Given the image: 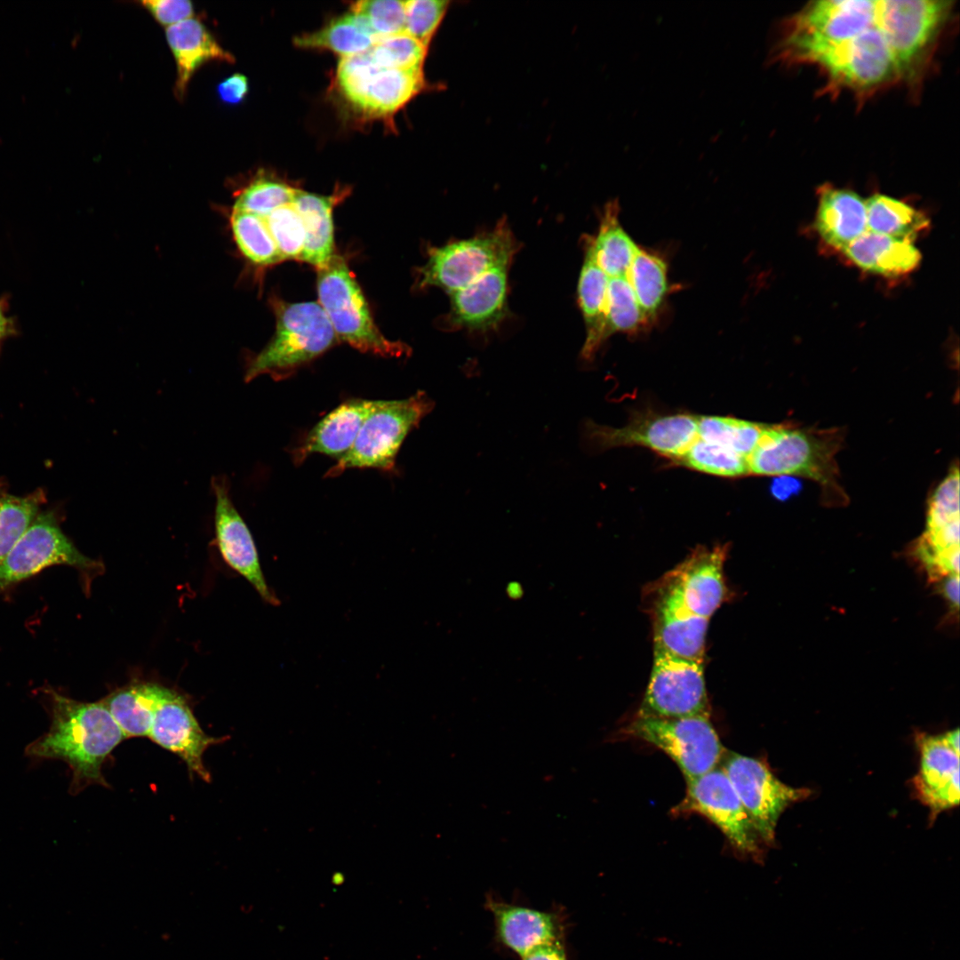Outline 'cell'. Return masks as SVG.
<instances>
[{
  "instance_id": "obj_1",
  "label": "cell",
  "mask_w": 960,
  "mask_h": 960,
  "mask_svg": "<svg viewBox=\"0 0 960 960\" xmlns=\"http://www.w3.org/2000/svg\"><path fill=\"white\" fill-rule=\"evenodd\" d=\"M49 731L26 748V755L68 764L76 795L90 785L107 787L101 769L110 753L125 739L108 710L99 702H81L48 690Z\"/></svg>"
},
{
  "instance_id": "obj_2",
  "label": "cell",
  "mask_w": 960,
  "mask_h": 960,
  "mask_svg": "<svg viewBox=\"0 0 960 960\" xmlns=\"http://www.w3.org/2000/svg\"><path fill=\"white\" fill-rule=\"evenodd\" d=\"M842 442L843 435L838 428L766 424L748 457V475L807 477L820 484L827 500L845 502L836 460Z\"/></svg>"
},
{
  "instance_id": "obj_3",
  "label": "cell",
  "mask_w": 960,
  "mask_h": 960,
  "mask_svg": "<svg viewBox=\"0 0 960 960\" xmlns=\"http://www.w3.org/2000/svg\"><path fill=\"white\" fill-rule=\"evenodd\" d=\"M276 332L267 346L248 363L244 379L260 375L280 380L316 359L338 340L318 301L287 302L270 299Z\"/></svg>"
},
{
  "instance_id": "obj_4",
  "label": "cell",
  "mask_w": 960,
  "mask_h": 960,
  "mask_svg": "<svg viewBox=\"0 0 960 960\" xmlns=\"http://www.w3.org/2000/svg\"><path fill=\"white\" fill-rule=\"evenodd\" d=\"M318 303L338 339L354 348L384 357H400L409 349L387 339L375 324L366 299L345 260L334 254L318 270Z\"/></svg>"
},
{
  "instance_id": "obj_5",
  "label": "cell",
  "mask_w": 960,
  "mask_h": 960,
  "mask_svg": "<svg viewBox=\"0 0 960 960\" xmlns=\"http://www.w3.org/2000/svg\"><path fill=\"white\" fill-rule=\"evenodd\" d=\"M517 249L507 222L501 220L487 232L430 248L418 270V286L438 287L449 295L493 268H509Z\"/></svg>"
},
{
  "instance_id": "obj_6",
  "label": "cell",
  "mask_w": 960,
  "mask_h": 960,
  "mask_svg": "<svg viewBox=\"0 0 960 960\" xmlns=\"http://www.w3.org/2000/svg\"><path fill=\"white\" fill-rule=\"evenodd\" d=\"M433 408L434 402L423 391L405 399L380 400L364 421L351 449L326 476L334 477L350 468L394 470L404 440Z\"/></svg>"
},
{
  "instance_id": "obj_7",
  "label": "cell",
  "mask_w": 960,
  "mask_h": 960,
  "mask_svg": "<svg viewBox=\"0 0 960 960\" xmlns=\"http://www.w3.org/2000/svg\"><path fill=\"white\" fill-rule=\"evenodd\" d=\"M621 733L663 751L686 781L718 767L725 753L709 714L675 718L636 716Z\"/></svg>"
},
{
  "instance_id": "obj_8",
  "label": "cell",
  "mask_w": 960,
  "mask_h": 960,
  "mask_svg": "<svg viewBox=\"0 0 960 960\" xmlns=\"http://www.w3.org/2000/svg\"><path fill=\"white\" fill-rule=\"evenodd\" d=\"M337 83L352 105L372 116L396 113L426 85L422 68H381L367 52L340 59Z\"/></svg>"
},
{
  "instance_id": "obj_9",
  "label": "cell",
  "mask_w": 960,
  "mask_h": 960,
  "mask_svg": "<svg viewBox=\"0 0 960 960\" xmlns=\"http://www.w3.org/2000/svg\"><path fill=\"white\" fill-rule=\"evenodd\" d=\"M803 62L816 64L835 83L855 90L872 89L901 76L877 17L861 33L820 48Z\"/></svg>"
},
{
  "instance_id": "obj_10",
  "label": "cell",
  "mask_w": 960,
  "mask_h": 960,
  "mask_svg": "<svg viewBox=\"0 0 960 960\" xmlns=\"http://www.w3.org/2000/svg\"><path fill=\"white\" fill-rule=\"evenodd\" d=\"M581 440L586 449L599 452L623 446L649 448L673 460L681 458L698 437V417L688 413L640 412L621 428L585 420Z\"/></svg>"
},
{
  "instance_id": "obj_11",
  "label": "cell",
  "mask_w": 960,
  "mask_h": 960,
  "mask_svg": "<svg viewBox=\"0 0 960 960\" xmlns=\"http://www.w3.org/2000/svg\"><path fill=\"white\" fill-rule=\"evenodd\" d=\"M709 714L704 661L653 648L649 683L636 716L675 718Z\"/></svg>"
},
{
  "instance_id": "obj_12",
  "label": "cell",
  "mask_w": 960,
  "mask_h": 960,
  "mask_svg": "<svg viewBox=\"0 0 960 960\" xmlns=\"http://www.w3.org/2000/svg\"><path fill=\"white\" fill-rule=\"evenodd\" d=\"M720 764L761 841L772 843L782 812L810 792L784 784L764 763L750 756L724 753Z\"/></svg>"
},
{
  "instance_id": "obj_13",
  "label": "cell",
  "mask_w": 960,
  "mask_h": 960,
  "mask_svg": "<svg viewBox=\"0 0 960 960\" xmlns=\"http://www.w3.org/2000/svg\"><path fill=\"white\" fill-rule=\"evenodd\" d=\"M675 815L698 813L715 824L740 854L758 858L761 839L728 777L720 766L686 781Z\"/></svg>"
},
{
  "instance_id": "obj_14",
  "label": "cell",
  "mask_w": 960,
  "mask_h": 960,
  "mask_svg": "<svg viewBox=\"0 0 960 960\" xmlns=\"http://www.w3.org/2000/svg\"><path fill=\"white\" fill-rule=\"evenodd\" d=\"M55 564L82 570L99 568V563L84 556L62 532L51 512L37 514L27 531L0 563V593Z\"/></svg>"
},
{
  "instance_id": "obj_15",
  "label": "cell",
  "mask_w": 960,
  "mask_h": 960,
  "mask_svg": "<svg viewBox=\"0 0 960 960\" xmlns=\"http://www.w3.org/2000/svg\"><path fill=\"white\" fill-rule=\"evenodd\" d=\"M951 9L938 0H882L877 20L900 76L909 75L936 36Z\"/></svg>"
},
{
  "instance_id": "obj_16",
  "label": "cell",
  "mask_w": 960,
  "mask_h": 960,
  "mask_svg": "<svg viewBox=\"0 0 960 960\" xmlns=\"http://www.w3.org/2000/svg\"><path fill=\"white\" fill-rule=\"evenodd\" d=\"M917 555L932 579L959 574V471L950 470L932 494Z\"/></svg>"
},
{
  "instance_id": "obj_17",
  "label": "cell",
  "mask_w": 960,
  "mask_h": 960,
  "mask_svg": "<svg viewBox=\"0 0 960 960\" xmlns=\"http://www.w3.org/2000/svg\"><path fill=\"white\" fill-rule=\"evenodd\" d=\"M212 487L215 497V537L222 557L265 602L279 605V599L265 580L252 535L231 500L227 478L213 477Z\"/></svg>"
},
{
  "instance_id": "obj_18",
  "label": "cell",
  "mask_w": 960,
  "mask_h": 960,
  "mask_svg": "<svg viewBox=\"0 0 960 960\" xmlns=\"http://www.w3.org/2000/svg\"><path fill=\"white\" fill-rule=\"evenodd\" d=\"M653 628V647L674 655L704 661L708 620L693 615L661 578L646 591Z\"/></svg>"
},
{
  "instance_id": "obj_19",
  "label": "cell",
  "mask_w": 960,
  "mask_h": 960,
  "mask_svg": "<svg viewBox=\"0 0 960 960\" xmlns=\"http://www.w3.org/2000/svg\"><path fill=\"white\" fill-rule=\"evenodd\" d=\"M725 545L695 548L675 569L662 576L684 605L695 616L710 620L725 601Z\"/></svg>"
},
{
  "instance_id": "obj_20",
  "label": "cell",
  "mask_w": 960,
  "mask_h": 960,
  "mask_svg": "<svg viewBox=\"0 0 960 960\" xmlns=\"http://www.w3.org/2000/svg\"><path fill=\"white\" fill-rule=\"evenodd\" d=\"M148 737L157 745L180 756L190 774L209 782L211 776L203 763L204 751L223 740L206 734L183 696L165 688L155 711Z\"/></svg>"
},
{
  "instance_id": "obj_21",
  "label": "cell",
  "mask_w": 960,
  "mask_h": 960,
  "mask_svg": "<svg viewBox=\"0 0 960 960\" xmlns=\"http://www.w3.org/2000/svg\"><path fill=\"white\" fill-rule=\"evenodd\" d=\"M508 270L493 268L450 293V324L482 332L498 327L507 315Z\"/></svg>"
},
{
  "instance_id": "obj_22",
  "label": "cell",
  "mask_w": 960,
  "mask_h": 960,
  "mask_svg": "<svg viewBox=\"0 0 960 960\" xmlns=\"http://www.w3.org/2000/svg\"><path fill=\"white\" fill-rule=\"evenodd\" d=\"M920 767L913 783L918 797L933 813L959 803V753L942 735L919 734Z\"/></svg>"
},
{
  "instance_id": "obj_23",
  "label": "cell",
  "mask_w": 960,
  "mask_h": 960,
  "mask_svg": "<svg viewBox=\"0 0 960 960\" xmlns=\"http://www.w3.org/2000/svg\"><path fill=\"white\" fill-rule=\"evenodd\" d=\"M500 940L521 957L539 947L562 940L564 924L554 912L508 904L492 896L485 901Z\"/></svg>"
},
{
  "instance_id": "obj_24",
  "label": "cell",
  "mask_w": 960,
  "mask_h": 960,
  "mask_svg": "<svg viewBox=\"0 0 960 960\" xmlns=\"http://www.w3.org/2000/svg\"><path fill=\"white\" fill-rule=\"evenodd\" d=\"M380 400L351 399L324 417L292 452L293 461L303 462L312 453L343 457L352 447L367 416Z\"/></svg>"
},
{
  "instance_id": "obj_25",
  "label": "cell",
  "mask_w": 960,
  "mask_h": 960,
  "mask_svg": "<svg viewBox=\"0 0 960 960\" xmlns=\"http://www.w3.org/2000/svg\"><path fill=\"white\" fill-rule=\"evenodd\" d=\"M165 37L177 67L175 94L181 100L196 69L209 60L234 62L206 27L191 18L166 28Z\"/></svg>"
},
{
  "instance_id": "obj_26",
  "label": "cell",
  "mask_w": 960,
  "mask_h": 960,
  "mask_svg": "<svg viewBox=\"0 0 960 960\" xmlns=\"http://www.w3.org/2000/svg\"><path fill=\"white\" fill-rule=\"evenodd\" d=\"M815 226L826 243L844 251L867 231L865 201L853 191L826 187L820 193Z\"/></svg>"
},
{
  "instance_id": "obj_27",
  "label": "cell",
  "mask_w": 960,
  "mask_h": 960,
  "mask_svg": "<svg viewBox=\"0 0 960 960\" xmlns=\"http://www.w3.org/2000/svg\"><path fill=\"white\" fill-rule=\"evenodd\" d=\"M348 191L322 196L298 190L292 204L299 212L305 228V244L300 260L322 269L334 255V227L332 212L338 201Z\"/></svg>"
},
{
  "instance_id": "obj_28",
  "label": "cell",
  "mask_w": 960,
  "mask_h": 960,
  "mask_svg": "<svg viewBox=\"0 0 960 960\" xmlns=\"http://www.w3.org/2000/svg\"><path fill=\"white\" fill-rule=\"evenodd\" d=\"M608 276L593 257L589 237L584 240V260L578 282V302L585 327L586 339L580 356L591 362L608 339L606 334V301Z\"/></svg>"
},
{
  "instance_id": "obj_29",
  "label": "cell",
  "mask_w": 960,
  "mask_h": 960,
  "mask_svg": "<svg viewBox=\"0 0 960 960\" xmlns=\"http://www.w3.org/2000/svg\"><path fill=\"white\" fill-rule=\"evenodd\" d=\"M844 252L860 268L885 276L908 273L917 267L921 260V254L912 241L868 229Z\"/></svg>"
},
{
  "instance_id": "obj_30",
  "label": "cell",
  "mask_w": 960,
  "mask_h": 960,
  "mask_svg": "<svg viewBox=\"0 0 960 960\" xmlns=\"http://www.w3.org/2000/svg\"><path fill=\"white\" fill-rule=\"evenodd\" d=\"M165 687L135 683L117 689L100 700L122 730L125 739L148 737L155 711Z\"/></svg>"
},
{
  "instance_id": "obj_31",
  "label": "cell",
  "mask_w": 960,
  "mask_h": 960,
  "mask_svg": "<svg viewBox=\"0 0 960 960\" xmlns=\"http://www.w3.org/2000/svg\"><path fill=\"white\" fill-rule=\"evenodd\" d=\"M588 237L595 261L608 277L628 274L639 246L620 225L616 201L604 206L596 236Z\"/></svg>"
},
{
  "instance_id": "obj_32",
  "label": "cell",
  "mask_w": 960,
  "mask_h": 960,
  "mask_svg": "<svg viewBox=\"0 0 960 960\" xmlns=\"http://www.w3.org/2000/svg\"><path fill=\"white\" fill-rule=\"evenodd\" d=\"M293 43L300 48L331 50L344 58L368 51L375 36L364 19L351 11L319 30L295 37Z\"/></svg>"
},
{
  "instance_id": "obj_33",
  "label": "cell",
  "mask_w": 960,
  "mask_h": 960,
  "mask_svg": "<svg viewBox=\"0 0 960 960\" xmlns=\"http://www.w3.org/2000/svg\"><path fill=\"white\" fill-rule=\"evenodd\" d=\"M867 225L870 231L912 241L928 227L925 215L888 196L876 194L865 201Z\"/></svg>"
},
{
  "instance_id": "obj_34",
  "label": "cell",
  "mask_w": 960,
  "mask_h": 960,
  "mask_svg": "<svg viewBox=\"0 0 960 960\" xmlns=\"http://www.w3.org/2000/svg\"><path fill=\"white\" fill-rule=\"evenodd\" d=\"M627 276L644 316L653 320L668 291L666 261L638 247Z\"/></svg>"
},
{
  "instance_id": "obj_35",
  "label": "cell",
  "mask_w": 960,
  "mask_h": 960,
  "mask_svg": "<svg viewBox=\"0 0 960 960\" xmlns=\"http://www.w3.org/2000/svg\"><path fill=\"white\" fill-rule=\"evenodd\" d=\"M229 224L237 249L250 263L266 267L284 260L263 217L232 210Z\"/></svg>"
},
{
  "instance_id": "obj_36",
  "label": "cell",
  "mask_w": 960,
  "mask_h": 960,
  "mask_svg": "<svg viewBox=\"0 0 960 960\" xmlns=\"http://www.w3.org/2000/svg\"><path fill=\"white\" fill-rule=\"evenodd\" d=\"M766 424L731 417L698 416V437L748 459Z\"/></svg>"
},
{
  "instance_id": "obj_37",
  "label": "cell",
  "mask_w": 960,
  "mask_h": 960,
  "mask_svg": "<svg viewBox=\"0 0 960 960\" xmlns=\"http://www.w3.org/2000/svg\"><path fill=\"white\" fill-rule=\"evenodd\" d=\"M44 500L42 491L26 497L0 492V563L34 521Z\"/></svg>"
},
{
  "instance_id": "obj_38",
  "label": "cell",
  "mask_w": 960,
  "mask_h": 960,
  "mask_svg": "<svg viewBox=\"0 0 960 960\" xmlns=\"http://www.w3.org/2000/svg\"><path fill=\"white\" fill-rule=\"evenodd\" d=\"M644 316L634 294L628 276L608 277L606 301V334L632 332L644 327Z\"/></svg>"
},
{
  "instance_id": "obj_39",
  "label": "cell",
  "mask_w": 960,
  "mask_h": 960,
  "mask_svg": "<svg viewBox=\"0 0 960 960\" xmlns=\"http://www.w3.org/2000/svg\"><path fill=\"white\" fill-rule=\"evenodd\" d=\"M676 462L717 476L737 477L748 475L747 458L700 437L696 438Z\"/></svg>"
},
{
  "instance_id": "obj_40",
  "label": "cell",
  "mask_w": 960,
  "mask_h": 960,
  "mask_svg": "<svg viewBox=\"0 0 960 960\" xmlns=\"http://www.w3.org/2000/svg\"><path fill=\"white\" fill-rule=\"evenodd\" d=\"M298 190L276 178L260 176L239 192L232 210L264 218L274 210L292 204Z\"/></svg>"
},
{
  "instance_id": "obj_41",
  "label": "cell",
  "mask_w": 960,
  "mask_h": 960,
  "mask_svg": "<svg viewBox=\"0 0 960 960\" xmlns=\"http://www.w3.org/2000/svg\"><path fill=\"white\" fill-rule=\"evenodd\" d=\"M428 46L401 33L379 38L367 51L372 63L381 68H422Z\"/></svg>"
},
{
  "instance_id": "obj_42",
  "label": "cell",
  "mask_w": 960,
  "mask_h": 960,
  "mask_svg": "<svg viewBox=\"0 0 960 960\" xmlns=\"http://www.w3.org/2000/svg\"><path fill=\"white\" fill-rule=\"evenodd\" d=\"M283 260H300L305 244V228L292 204L283 205L264 217Z\"/></svg>"
},
{
  "instance_id": "obj_43",
  "label": "cell",
  "mask_w": 960,
  "mask_h": 960,
  "mask_svg": "<svg viewBox=\"0 0 960 960\" xmlns=\"http://www.w3.org/2000/svg\"><path fill=\"white\" fill-rule=\"evenodd\" d=\"M351 11L364 19L375 36V42L381 37L405 32V1H358L353 4Z\"/></svg>"
},
{
  "instance_id": "obj_44",
  "label": "cell",
  "mask_w": 960,
  "mask_h": 960,
  "mask_svg": "<svg viewBox=\"0 0 960 960\" xmlns=\"http://www.w3.org/2000/svg\"><path fill=\"white\" fill-rule=\"evenodd\" d=\"M449 4L445 0L405 1V33L428 46Z\"/></svg>"
},
{
  "instance_id": "obj_45",
  "label": "cell",
  "mask_w": 960,
  "mask_h": 960,
  "mask_svg": "<svg viewBox=\"0 0 960 960\" xmlns=\"http://www.w3.org/2000/svg\"><path fill=\"white\" fill-rule=\"evenodd\" d=\"M154 19L166 28L193 18V4L188 0H145L140 2Z\"/></svg>"
},
{
  "instance_id": "obj_46",
  "label": "cell",
  "mask_w": 960,
  "mask_h": 960,
  "mask_svg": "<svg viewBox=\"0 0 960 960\" xmlns=\"http://www.w3.org/2000/svg\"><path fill=\"white\" fill-rule=\"evenodd\" d=\"M248 91V79L241 73L229 76L217 86V94L220 100L228 105H236L242 102Z\"/></svg>"
},
{
  "instance_id": "obj_47",
  "label": "cell",
  "mask_w": 960,
  "mask_h": 960,
  "mask_svg": "<svg viewBox=\"0 0 960 960\" xmlns=\"http://www.w3.org/2000/svg\"><path fill=\"white\" fill-rule=\"evenodd\" d=\"M522 960H567L563 940L534 948Z\"/></svg>"
},
{
  "instance_id": "obj_48",
  "label": "cell",
  "mask_w": 960,
  "mask_h": 960,
  "mask_svg": "<svg viewBox=\"0 0 960 960\" xmlns=\"http://www.w3.org/2000/svg\"><path fill=\"white\" fill-rule=\"evenodd\" d=\"M17 333L13 317L9 314L5 299L0 298V348L9 338Z\"/></svg>"
},
{
  "instance_id": "obj_49",
  "label": "cell",
  "mask_w": 960,
  "mask_h": 960,
  "mask_svg": "<svg viewBox=\"0 0 960 960\" xmlns=\"http://www.w3.org/2000/svg\"><path fill=\"white\" fill-rule=\"evenodd\" d=\"M941 591L950 604L957 608L959 604V576L951 575L947 577L942 583Z\"/></svg>"
},
{
  "instance_id": "obj_50",
  "label": "cell",
  "mask_w": 960,
  "mask_h": 960,
  "mask_svg": "<svg viewBox=\"0 0 960 960\" xmlns=\"http://www.w3.org/2000/svg\"><path fill=\"white\" fill-rule=\"evenodd\" d=\"M945 742L953 750L959 753V730L956 729L942 734Z\"/></svg>"
}]
</instances>
